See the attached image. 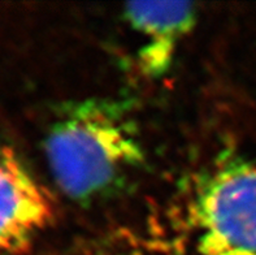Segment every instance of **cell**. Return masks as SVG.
Segmentation results:
<instances>
[{
	"mask_svg": "<svg viewBox=\"0 0 256 255\" xmlns=\"http://www.w3.org/2000/svg\"><path fill=\"white\" fill-rule=\"evenodd\" d=\"M44 152L58 189L86 203L118 190L144 160L129 103L110 98L62 107L47 130Z\"/></svg>",
	"mask_w": 256,
	"mask_h": 255,
	"instance_id": "cell-1",
	"label": "cell"
},
{
	"mask_svg": "<svg viewBox=\"0 0 256 255\" xmlns=\"http://www.w3.org/2000/svg\"><path fill=\"white\" fill-rule=\"evenodd\" d=\"M190 221L198 255H256V158L212 165L196 185Z\"/></svg>",
	"mask_w": 256,
	"mask_h": 255,
	"instance_id": "cell-2",
	"label": "cell"
},
{
	"mask_svg": "<svg viewBox=\"0 0 256 255\" xmlns=\"http://www.w3.org/2000/svg\"><path fill=\"white\" fill-rule=\"evenodd\" d=\"M55 217L50 191L0 143V252L24 250Z\"/></svg>",
	"mask_w": 256,
	"mask_h": 255,
	"instance_id": "cell-3",
	"label": "cell"
},
{
	"mask_svg": "<svg viewBox=\"0 0 256 255\" xmlns=\"http://www.w3.org/2000/svg\"><path fill=\"white\" fill-rule=\"evenodd\" d=\"M125 17L140 36V62L150 76L164 75L173 62L182 39L188 36L196 19L192 3H132Z\"/></svg>",
	"mask_w": 256,
	"mask_h": 255,
	"instance_id": "cell-4",
	"label": "cell"
}]
</instances>
